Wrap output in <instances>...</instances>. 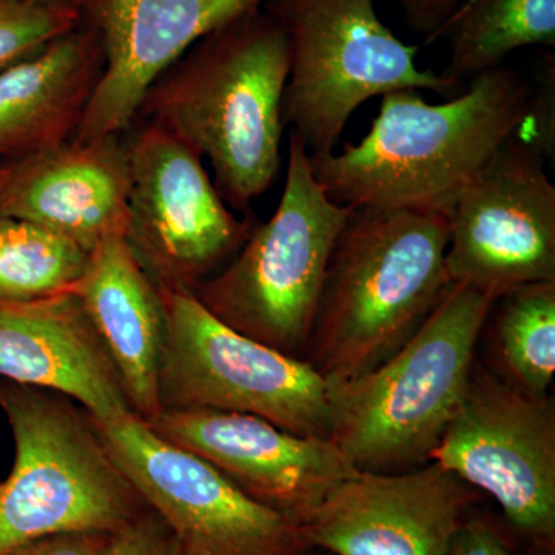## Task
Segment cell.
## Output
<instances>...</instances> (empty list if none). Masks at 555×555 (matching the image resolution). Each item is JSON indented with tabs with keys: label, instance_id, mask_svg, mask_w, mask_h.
<instances>
[{
	"label": "cell",
	"instance_id": "cell-1",
	"mask_svg": "<svg viewBox=\"0 0 555 555\" xmlns=\"http://www.w3.org/2000/svg\"><path fill=\"white\" fill-rule=\"evenodd\" d=\"M528 94V83L506 65L474 76L441 104L416 90L387 93L358 144L341 153H309L313 177L338 206L447 214L520 129Z\"/></svg>",
	"mask_w": 555,
	"mask_h": 555
},
{
	"label": "cell",
	"instance_id": "cell-2",
	"mask_svg": "<svg viewBox=\"0 0 555 555\" xmlns=\"http://www.w3.org/2000/svg\"><path fill=\"white\" fill-rule=\"evenodd\" d=\"M291 46L264 9L219 28L175 62L138 118L207 159L230 208L246 211L281 167Z\"/></svg>",
	"mask_w": 555,
	"mask_h": 555
},
{
	"label": "cell",
	"instance_id": "cell-3",
	"mask_svg": "<svg viewBox=\"0 0 555 555\" xmlns=\"http://www.w3.org/2000/svg\"><path fill=\"white\" fill-rule=\"evenodd\" d=\"M441 211L350 208L328 261L305 360L331 385L374 371L451 284Z\"/></svg>",
	"mask_w": 555,
	"mask_h": 555
},
{
	"label": "cell",
	"instance_id": "cell-4",
	"mask_svg": "<svg viewBox=\"0 0 555 555\" xmlns=\"http://www.w3.org/2000/svg\"><path fill=\"white\" fill-rule=\"evenodd\" d=\"M495 299L449 284L425 323L385 363L332 385L331 440L358 470L401 473L430 462L465 398Z\"/></svg>",
	"mask_w": 555,
	"mask_h": 555
},
{
	"label": "cell",
	"instance_id": "cell-5",
	"mask_svg": "<svg viewBox=\"0 0 555 555\" xmlns=\"http://www.w3.org/2000/svg\"><path fill=\"white\" fill-rule=\"evenodd\" d=\"M14 463L0 481V555L65 532H113L149 509L72 398L0 379Z\"/></svg>",
	"mask_w": 555,
	"mask_h": 555
},
{
	"label": "cell",
	"instance_id": "cell-6",
	"mask_svg": "<svg viewBox=\"0 0 555 555\" xmlns=\"http://www.w3.org/2000/svg\"><path fill=\"white\" fill-rule=\"evenodd\" d=\"M349 214L318 184L308 149L291 133L276 210L193 295L240 334L305 358L332 250Z\"/></svg>",
	"mask_w": 555,
	"mask_h": 555
},
{
	"label": "cell",
	"instance_id": "cell-7",
	"mask_svg": "<svg viewBox=\"0 0 555 555\" xmlns=\"http://www.w3.org/2000/svg\"><path fill=\"white\" fill-rule=\"evenodd\" d=\"M291 46L284 124L310 155L335 150L347 120L372 98L400 90L441 96L462 83L416 65V47L379 20L375 0H269Z\"/></svg>",
	"mask_w": 555,
	"mask_h": 555
},
{
	"label": "cell",
	"instance_id": "cell-8",
	"mask_svg": "<svg viewBox=\"0 0 555 555\" xmlns=\"http://www.w3.org/2000/svg\"><path fill=\"white\" fill-rule=\"evenodd\" d=\"M159 291L166 315L160 411L238 412L298 436L331 440L332 385L308 360L240 334L211 315L193 292Z\"/></svg>",
	"mask_w": 555,
	"mask_h": 555
},
{
	"label": "cell",
	"instance_id": "cell-9",
	"mask_svg": "<svg viewBox=\"0 0 555 555\" xmlns=\"http://www.w3.org/2000/svg\"><path fill=\"white\" fill-rule=\"evenodd\" d=\"M430 462L492 496L532 555H555V403L474 366Z\"/></svg>",
	"mask_w": 555,
	"mask_h": 555
},
{
	"label": "cell",
	"instance_id": "cell-10",
	"mask_svg": "<svg viewBox=\"0 0 555 555\" xmlns=\"http://www.w3.org/2000/svg\"><path fill=\"white\" fill-rule=\"evenodd\" d=\"M96 422V420H94ZM109 454L184 555H297L298 525L261 505L207 460L158 436L137 414L98 423Z\"/></svg>",
	"mask_w": 555,
	"mask_h": 555
},
{
	"label": "cell",
	"instance_id": "cell-11",
	"mask_svg": "<svg viewBox=\"0 0 555 555\" xmlns=\"http://www.w3.org/2000/svg\"><path fill=\"white\" fill-rule=\"evenodd\" d=\"M127 142V243L158 287L193 292L240 250L254 224L230 210L203 159L177 138L144 122Z\"/></svg>",
	"mask_w": 555,
	"mask_h": 555
},
{
	"label": "cell",
	"instance_id": "cell-12",
	"mask_svg": "<svg viewBox=\"0 0 555 555\" xmlns=\"http://www.w3.org/2000/svg\"><path fill=\"white\" fill-rule=\"evenodd\" d=\"M545 160L514 134L447 210L452 284L499 298L555 281V188Z\"/></svg>",
	"mask_w": 555,
	"mask_h": 555
},
{
	"label": "cell",
	"instance_id": "cell-13",
	"mask_svg": "<svg viewBox=\"0 0 555 555\" xmlns=\"http://www.w3.org/2000/svg\"><path fill=\"white\" fill-rule=\"evenodd\" d=\"M478 499L436 462L401 473L360 470L297 525L310 550L331 555H449Z\"/></svg>",
	"mask_w": 555,
	"mask_h": 555
},
{
	"label": "cell",
	"instance_id": "cell-14",
	"mask_svg": "<svg viewBox=\"0 0 555 555\" xmlns=\"http://www.w3.org/2000/svg\"><path fill=\"white\" fill-rule=\"evenodd\" d=\"M145 423L170 443L207 460L248 496L295 524L360 473L328 438L298 436L261 416L163 409Z\"/></svg>",
	"mask_w": 555,
	"mask_h": 555
},
{
	"label": "cell",
	"instance_id": "cell-15",
	"mask_svg": "<svg viewBox=\"0 0 555 555\" xmlns=\"http://www.w3.org/2000/svg\"><path fill=\"white\" fill-rule=\"evenodd\" d=\"M269 0H91L86 16L100 33L104 68L76 141L124 134L145 94L193 46Z\"/></svg>",
	"mask_w": 555,
	"mask_h": 555
},
{
	"label": "cell",
	"instance_id": "cell-16",
	"mask_svg": "<svg viewBox=\"0 0 555 555\" xmlns=\"http://www.w3.org/2000/svg\"><path fill=\"white\" fill-rule=\"evenodd\" d=\"M130 155L122 134L76 141L10 163L0 217L21 219L91 254L129 228Z\"/></svg>",
	"mask_w": 555,
	"mask_h": 555
},
{
	"label": "cell",
	"instance_id": "cell-17",
	"mask_svg": "<svg viewBox=\"0 0 555 555\" xmlns=\"http://www.w3.org/2000/svg\"><path fill=\"white\" fill-rule=\"evenodd\" d=\"M0 379L72 398L98 423L134 414L75 288L0 301Z\"/></svg>",
	"mask_w": 555,
	"mask_h": 555
},
{
	"label": "cell",
	"instance_id": "cell-18",
	"mask_svg": "<svg viewBox=\"0 0 555 555\" xmlns=\"http://www.w3.org/2000/svg\"><path fill=\"white\" fill-rule=\"evenodd\" d=\"M76 294L107 349L134 414H159V367L166 315L158 284L131 250L126 236H112L91 251Z\"/></svg>",
	"mask_w": 555,
	"mask_h": 555
},
{
	"label": "cell",
	"instance_id": "cell-19",
	"mask_svg": "<svg viewBox=\"0 0 555 555\" xmlns=\"http://www.w3.org/2000/svg\"><path fill=\"white\" fill-rule=\"evenodd\" d=\"M104 68L100 33L73 30L0 72V160L16 163L75 137Z\"/></svg>",
	"mask_w": 555,
	"mask_h": 555
},
{
	"label": "cell",
	"instance_id": "cell-20",
	"mask_svg": "<svg viewBox=\"0 0 555 555\" xmlns=\"http://www.w3.org/2000/svg\"><path fill=\"white\" fill-rule=\"evenodd\" d=\"M447 38L441 75L462 83L500 67L513 51L555 47V0H463L426 42Z\"/></svg>",
	"mask_w": 555,
	"mask_h": 555
},
{
	"label": "cell",
	"instance_id": "cell-21",
	"mask_svg": "<svg viewBox=\"0 0 555 555\" xmlns=\"http://www.w3.org/2000/svg\"><path fill=\"white\" fill-rule=\"evenodd\" d=\"M489 326L492 374L534 396H550L555 375V281L507 288L495 299Z\"/></svg>",
	"mask_w": 555,
	"mask_h": 555
},
{
	"label": "cell",
	"instance_id": "cell-22",
	"mask_svg": "<svg viewBox=\"0 0 555 555\" xmlns=\"http://www.w3.org/2000/svg\"><path fill=\"white\" fill-rule=\"evenodd\" d=\"M89 257L49 230L0 217V301H33L72 291Z\"/></svg>",
	"mask_w": 555,
	"mask_h": 555
},
{
	"label": "cell",
	"instance_id": "cell-23",
	"mask_svg": "<svg viewBox=\"0 0 555 555\" xmlns=\"http://www.w3.org/2000/svg\"><path fill=\"white\" fill-rule=\"evenodd\" d=\"M82 17L33 0H0V72L73 30Z\"/></svg>",
	"mask_w": 555,
	"mask_h": 555
},
{
	"label": "cell",
	"instance_id": "cell-24",
	"mask_svg": "<svg viewBox=\"0 0 555 555\" xmlns=\"http://www.w3.org/2000/svg\"><path fill=\"white\" fill-rule=\"evenodd\" d=\"M518 137L528 142L545 163H555V56L546 54L529 87L524 122Z\"/></svg>",
	"mask_w": 555,
	"mask_h": 555
},
{
	"label": "cell",
	"instance_id": "cell-25",
	"mask_svg": "<svg viewBox=\"0 0 555 555\" xmlns=\"http://www.w3.org/2000/svg\"><path fill=\"white\" fill-rule=\"evenodd\" d=\"M100 555H184V553L170 526L149 507L137 520L113 532Z\"/></svg>",
	"mask_w": 555,
	"mask_h": 555
},
{
	"label": "cell",
	"instance_id": "cell-26",
	"mask_svg": "<svg viewBox=\"0 0 555 555\" xmlns=\"http://www.w3.org/2000/svg\"><path fill=\"white\" fill-rule=\"evenodd\" d=\"M449 555H511V551L494 524L481 517H466L456 529Z\"/></svg>",
	"mask_w": 555,
	"mask_h": 555
},
{
	"label": "cell",
	"instance_id": "cell-27",
	"mask_svg": "<svg viewBox=\"0 0 555 555\" xmlns=\"http://www.w3.org/2000/svg\"><path fill=\"white\" fill-rule=\"evenodd\" d=\"M109 532H65L33 540L5 555H100Z\"/></svg>",
	"mask_w": 555,
	"mask_h": 555
},
{
	"label": "cell",
	"instance_id": "cell-28",
	"mask_svg": "<svg viewBox=\"0 0 555 555\" xmlns=\"http://www.w3.org/2000/svg\"><path fill=\"white\" fill-rule=\"evenodd\" d=\"M409 24L429 39L455 13L463 0H398Z\"/></svg>",
	"mask_w": 555,
	"mask_h": 555
},
{
	"label": "cell",
	"instance_id": "cell-29",
	"mask_svg": "<svg viewBox=\"0 0 555 555\" xmlns=\"http://www.w3.org/2000/svg\"><path fill=\"white\" fill-rule=\"evenodd\" d=\"M33 2L51 7V9L75 11V13L83 14L89 9L91 0H33Z\"/></svg>",
	"mask_w": 555,
	"mask_h": 555
},
{
	"label": "cell",
	"instance_id": "cell-30",
	"mask_svg": "<svg viewBox=\"0 0 555 555\" xmlns=\"http://www.w3.org/2000/svg\"><path fill=\"white\" fill-rule=\"evenodd\" d=\"M10 163H3L0 160V189H2L3 182H5L7 175H9Z\"/></svg>",
	"mask_w": 555,
	"mask_h": 555
},
{
	"label": "cell",
	"instance_id": "cell-31",
	"mask_svg": "<svg viewBox=\"0 0 555 555\" xmlns=\"http://www.w3.org/2000/svg\"><path fill=\"white\" fill-rule=\"evenodd\" d=\"M297 555H313V554H312V550H310V547H308V550L301 551V553H299Z\"/></svg>",
	"mask_w": 555,
	"mask_h": 555
}]
</instances>
